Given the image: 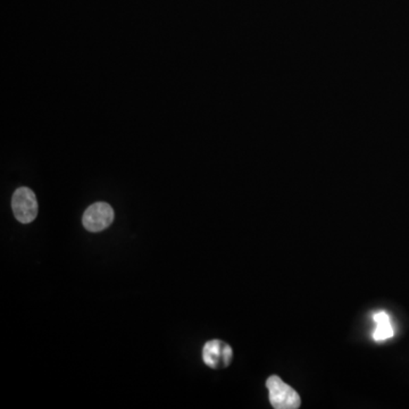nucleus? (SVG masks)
<instances>
[{"instance_id": "f257e3e1", "label": "nucleus", "mask_w": 409, "mask_h": 409, "mask_svg": "<svg viewBox=\"0 0 409 409\" xmlns=\"http://www.w3.org/2000/svg\"><path fill=\"white\" fill-rule=\"evenodd\" d=\"M271 405L275 409H297L300 407L298 392L289 384L283 382L281 377L272 375L266 381Z\"/></svg>"}, {"instance_id": "f03ea898", "label": "nucleus", "mask_w": 409, "mask_h": 409, "mask_svg": "<svg viewBox=\"0 0 409 409\" xmlns=\"http://www.w3.org/2000/svg\"><path fill=\"white\" fill-rule=\"evenodd\" d=\"M12 208L18 221L24 224L32 222L38 215L36 195L29 188H18L13 195Z\"/></svg>"}, {"instance_id": "39448f33", "label": "nucleus", "mask_w": 409, "mask_h": 409, "mask_svg": "<svg viewBox=\"0 0 409 409\" xmlns=\"http://www.w3.org/2000/svg\"><path fill=\"white\" fill-rule=\"evenodd\" d=\"M373 320L377 323V327L373 332L374 340L379 342V341L388 340L394 337V327L390 323V318L386 311H377V314H374Z\"/></svg>"}, {"instance_id": "20e7f679", "label": "nucleus", "mask_w": 409, "mask_h": 409, "mask_svg": "<svg viewBox=\"0 0 409 409\" xmlns=\"http://www.w3.org/2000/svg\"><path fill=\"white\" fill-rule=\"evenodd\" d=\"M232 357V348L221 340L208 341L202 349L204 363L212 368H226L231 364Z\"/></svg>"}, {"instance_id": "7ed1b4c3", "label": "nucleus", "mask_w": 409, "mask_h": 409, "mask_svg": "<svg viewBox=\"0 0 409 409\" xmlns=\"http://www.w3.org/2000/svg\"><path fill=\"white\" fill-rule=\"evenodd\" d=\"M114 211L110 204L107 202H95L84 212V228L90 232L103 231L113 223Z\"/></svg>"}]
</instances>
